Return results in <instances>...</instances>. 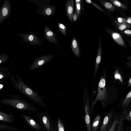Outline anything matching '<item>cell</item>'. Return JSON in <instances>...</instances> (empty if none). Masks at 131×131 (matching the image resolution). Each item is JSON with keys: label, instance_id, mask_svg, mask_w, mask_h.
Listing matches in <instances>:
<instances>
[{"label": "cell", "instance_id": "1", "mask_svg": "<svg viewBox=\"0 0 131 131\" xmlns=\"http://www.w3.org/2000/svg\"><path fill=\"white\" fill-rule=\"evenodd\" d=\"M21 90L22 92L33 102L42 106L46 107L42 96H39L38 92L34 91L23 82L20 83Z\"/></svg>", "mask_w": 131, "mask_h": 131}, {"label": "cell", "instance_id": "2", "mask_svg": "<svg viewBox=\"0 0 131 131\" xmlns=\"http://www.w3.org/2000/svg\"><path fill=\"white\" fill-rule=\"evenodd\" d=\"M107 91L106 88V81L104 78L102 77L99 82L97 96L91 105V111L93 108L96 103L101 101L103 104V101L106 99Z\"/></svg>", "mask_w": 131, "mask_h": 131}, {"label": "cell", "instance_id": "3", "mask_svg": "<svg viewBox=\"0 0 131 131\" xmlns=\"http://www.w3.org/2000/svg\"><path fill=\"white\" fill-rule=\"evenodd\" d=\"M2 102L4 104L9 105L20 110H31L35 108L31 104L23 101L8 100L3 101Z\"/></svg>", "mask_w": 131, "mask_h": 131}, {"label": "cell", "instance_id": "4", "mask_svg": "<svg viewBox=\"0 0 131 131\" xmlns=\"http://www.w3.org/2000/svg\"><path fill=\"white\" fill-rule=\"evenodd\" d=\"M54 54L43 55L36 59L31 64L29 70L32 71L41 67L50 61L53 57Z\"/></svg>", "mask_w": 131, "mask_h": 131}, {"label": "cell", "instance_id": "5", "mask_svg": "<svg viewBox=\"0 0 131 131\" xmlns=\"http://www.w3.org/2000/svg\"><path fill=\"white\" fill-rule=\"evenodd\" d=\"M11 11V6L10 1L5 0L0 9V25L5 19L10 16Z\"/></svg>", "mask_w": 131, "mask_h": 131}, {"label": "cell", "instance_id": "6", "mask_svg": "<svg viewBox=\"0 0 131 131\" xmlns=\"http://www.w3.org/2000/svg\"><path fill=\"white\" fill-rule=\"evenodd\" d=\"M17 34L22 38V40L24 42L34 45H41L42 44L34 34H26L19 32Z\"/></svg>", "mask_w": 131, "mask_h": 131}, {"label": "cell", "instance_id": "7", "mask_svg": "<svg viewBox=\"0 0 131 131\" xmlns=\"http://www.w3.org/2000/svg\"><path fill=\"white\" fill-rule=\"evenodd\" d=\"M44 32L46 38L48 41L53 44H58L55 34L47 26L45 27Z\"/></svg>", "mask_w": 131, "mask_h": 131}, {"label": "cell", "instance_id": "8", "mask_svg": "<svg viewBox=\"0 0 131 131\" xmlns=\"http://www.w3.org/2000/svg\"><path fill=\"white\" fill-rule=\"evenodd\" d=\"M84 114L85 120L87 131H92L91 125L89 104L88 100L84 103Z\"/></svg>", "mask_w": 131, "mask_h": 131}, {"label": "cell", "instance_id": "9", "mask_svg": "<svg viewBox=\"0 0 131 131\" xmlns=\"http://www.w3.org/2000/svg\"><path fill=\"white\" fill-rule=\"evenodd\" d=\"M113 113L110 112L104 117L100 131H107L111 124Z\"/></svg>", "mask_w": 131, "mask_h": 131}, {"label": "cell", "instance_id": "10", "mask_svg": "<svg viewBox=\"0 0 131 131\" xmlns=\"http://www.w3.org/2000/svg\"><path fill=\"white\" fill-rule=\"evenodd\" d=\"M15 120V117L12 112H10L9 114H7L0 111V121L8 123H12Z\"/></svg>", "mask_w": 131, "mask_h": 131}, {"label": "cell", "instance_id": "11", "mask_svg": "<svg viewBox=\"0 0 131 131\" xmlns=\"http://www.w3.org/2000/svg\"><path fill=\"white\" fill-rule=\"evenodd\" d=\"M74 2L73 0L67 1L66 4V10L68 17L70 21L72 23V16L73 14Z\"/></svg>", "mask_w": 131, "mask_h": 131}, {"label": "cell", "instance_id": "12", "mask_svg": "<svg viewBox=\"0 0 131 131\" xmlns=\"http://www.w3.org/2000/svg\"><path fill=\"white\" fill-rule=\"evenodd\" d=\"M21 116L32 127L37 129L39 128V126L37 123L29 117L24 114L21 115Z\"/></svg>", "mask_w": 131, "mask_h": 131}, {"label": "cell", "instance_id": "13", "mask_svg": "<svg viewBox=\"0 0 131 131\" xmlns=\"http://www.w3.org/2000/svg\"><path fill=\"white\" fill-rule=\"evenodd\" d=\"M101 46H100L98 49L97 54L96 60L94 75H95L96 73L99 68V65L101 61Z\"/></svg>", "mask_w": 131, "mask_h": 131}, {"label": "cell", "instance_id": "14", "mask_svg": "<svg viewBox=\"0 0 131 131\" xmlns=\"http://www.w3.org/2000/svg\"><path fill=\"white\" fill-rule=\"evenodd\" d=\"M71 47L72 51L74 54L77 57H79L80 55V51L76 40L73 39L71 45Z\"/></svg>", "mask_w": 131, "mask_h": 131}, {"label": "cell", "instance_id": "15", "mask_svg": "<svg viewBox=\"0 0 131 131\" xmlns=\"http://www.w3.org/2000/svg\"><path fill=\"white\" fill-rule=\"evenodd\" d=\"M112 36L113 39L119 45L122 46L124 45V41L119 34L113 32L112 33Z\"/></svg>", "mask_w": 131, "mask_h": 131}, {"label": "cell", "instance_id": "16", "mask_svg": "<svg viewBox=\"0 0 131 131\" xmlns=\"http://www.w3.org/2000/svg\"><path fill=\"white\" fill-rule=\"evenodd\" d=\"M101 119V117L100 115H97L92 122V129L93 131H96L99 126Z\"/></svg>", "mask_w": 131, "mask_h": 131}, {"label": "cell", "instance_id": "17", "mask_svg": "<svg viewBox=\"0 0 131 131\" xmlns=\"http://www.w3.org/2000/svg\"><path fill=\"white\" fill-rule=\"evenodd\" d=\"M7 130L13 131H18V129L14 126L4 124H0V130Z\"/></svg>", "mask_w": 131, "mask_h": 131}, {"label": "cell", "instance_id": "18", "mask_svg": "<svg viewBox=\"0 0 131 131\" xmlns=\"http://www.w3.org/2000/svg\"><path fill=\"white\" fill-rule=\"evenodd\" d=\"M127 113L126 111H124L121 114L117 124V127L116 131H121L123 128L124 119L125 115Z\"/></svg>", "mask_w": 131, "mask_h": 131}, {"label": "cell", "instance_id": "19", "mask_svg": "<svg viewBox=\"0 0 131 131\" xmlns=\"http://www.w3.org/2000/svg\"><path fill=\"white\" fill-rule=\"evenodd\" d=\"M54 7L52 6H48L44 9L42 11L43 14L47 16L52 15L54 11Z\"/></svg>", "mask_w": 131, "mask_h": 131}, {"label": "cell", "instance_id": "20", "mask_svg": "<svg viewBox=\"0 0 131 131\" xmlns=\"http://www.w3.org/2000/svg\"><path fill=\"white\" fill-rule=\"evenodd\" d=\"M100 3L106 9L113 11L115 9V7L110 3L105 1H100Z\"/></svg>", "mask_w": 131, "mask_h": 131}, {"label": "cell", "instance_id": "21", "mask_svg": "<svg viewBox=\"0 0 131 131\" xmlns=\"http://www.w3.org/2000/svg\"><path fill=\"white\" fill-rule=\"evenodd\" d=\"M131 100V91H130L127 94L122 104V106H127Z\"/></svg>", "mask_w": 131, "mask_h": 131}, {"label": "cell", "instance_id": "22", "mask_svg": "<svg viewBox=\"0 0 131 131\" xmlns=\"http://www.w3.org/2000/svg\"><path fill=\"white\" fill-rule=\"evenodd\" d=\"M58 28L61 33L64 36L67 35L66 30L67 29L66 27L63 24L61 23H58Z\"/></svg>", "mask_w": 131, "mask_h": 131}, {"label": "cell", "instance_id": "23", "mask_svg": "<svg viewBox=\"0 0 131 131\" xmlns=\"http://www.w3.org/2000/svg\"><path fill=\"white\" fill-rule=\"evenodd\" d=\"M43 123L46 129L49 130H50V127L49 120L48 118L46 116H44L42 118Z\"/></svg>", "mask_w": 131, "mask_h": 131}, {"label": "cell", "instance_id": "24", "mask_svg": "<svg viewBox=\"0 0 131 131\" xmlns=\"http://www.w3.org/2000/svg\"><path fill=\"white\" fill-rule=\"evenodd\" d=\"M118 122V117H116L114 120L108 131H115Z\"/></svg>", "mask_w": 131, "mask_h": 131}, {"label": "cell", "instance_id": "25", "mask_svg": "<svg viewBox=\"0 0 131 131\" xmlns=\"http://www.w3.org/2000/svg\"><path fill=\"white\" fill-rule=\"evenodd\" d=\"M110 1L115 6L120 8L127 9V7L123 4L119 2L116 0H112Z\"/></svg>", "mask_w": 131, "mask_h": 131}, {"label": "cell", "instance_id": "26", "mask_svg": "<svg viewBox=\"0 0 131 131\" xmlns=\"http://www.w3.org/2000/svg\"><path fill=\"white\" fill-rule=\"evenodd\" d=\"M114 77L116 79H118L122 83L123 82V79L122 76L118 72V70H117L115 72L114 74Z\"/></svg>", "mask_w": 131, "mask_h": 131}, {"label": "cell", "instance_id": "27", "mask_svg": "<svg viewBox=\"0 0 131 131\" xmlns=\"http://www.w3.org/2000/svg\"><path fill=\"white\" fill-rule=\"evenodd\" d=\"M58 131H64V128L60 119L58 118Z\"/></svg>", "mask_w": 131, "mask_h": 131}, {"label": "cell", "instance_id": "28", "mask_svg": "<svg viewBox=\"0 0 131 131\" xmlns=\"http://www.w3.org/2000/svg\"><path fill=\"white\" fill-rule=\"evenodd\" d=\"M119 24V25L118 26V29L121 31L123 30L128 27H129H129V25L125 23Z\"/></svg>", "mask_w": 131, "mask_h": 131}, {"label": "cell", "instance_id": "29", "mask_svg": "<svg viewBox=\"0 0 131 131\" xmlns=\"http://www.w3.org/2000/svg\"><path fill=\"white\" fill-rule=\"evenodd\" d=\"M124 120H127L130 121H131V111H130L127 113H126L124 117Z\"/></svg>", "mask_w": 131, "mask_h": 131}, {"label": "cell", "instance_id": "30", "mask_svg": "<svg viewBox=\"0 0 131 131\" xmlns=\"http://www.w3.org/2000/svg\"><path fill=\"white\" fill-rule=\"evenodd\" d=\"M86 2L88 3H91L96 8L100 10L103 11V10L99 6L90 0H85Z\"/></svg>", "mask_w": 131, "mask_h": 131}, {"label": "cell", "instance_id": "31", "mask_svg": "<svg viewBox=\"0 0 131 131\" xmlns=\"http://www.w3.org/2000/svg\"><path fill=\"white\" fill-rule=\"evenodd\" d=\"M76 13L78 15H79L81 9V5L80 3H76Z\"/></svg>", "mask_w": 131, "mask_h": 131}, {"label": "cell", "instance_id": "32", "mask_svg": "<svg viewBox=\"0 0 131 131\" xmlns=\"http://www.w3.org/2000/svg\"><path fill=\"white\" fill-rule=\"evenodd\" d=\"M78 15L76 13H75L73 14L72 16L73 20L74 21H76L77 19Z\"/></svg>", "mask_w": 131, "mask_h": 131}, {"label": "cell", "instance_id": "33", "mask_svg": "<svg viewBox=\"0 0 131 131\" xmlns=\"http://www.w3.org/2000/svg\"><path fill=\"white\" fill-rule=\"evenodd\" d=\"M118 21L120 23H123L125 20L122 18L121 17H119L117 19Z\"/></svg>", "mask_w": 131, "mask_h": 131}, {"label": "cell", "instance_id": "34", "mask_svg": "<svg viewBox=\"0 0 131 131\" xmlns=\"http://www.w3.org/2000/svg\"><path fill=\"white\" fill-rule=\"evenodd\" d=\"M124 32L125 34L127 35H130L131 34V30L129 29L125 30Z\"/></svg>", "mask_w": 131, "mask_h": 131}, {"label": "cell", "instance_id": "35", "mask_svg": "<svg viewBox=\"0 0 131 131\" xmlns=\"http://www.w3.org/2000/svg\"><path fill=\"white\" fill-rule=\"evenodd\" d=\"M127 22L130 24L131 23V17H129L128 18L126 21Z\"/></svg>", "mask_w": 131, "mask_h": 131}, {"label": "cell", "instance_id": "36", "mask_svg": "<svg viewBox=\"0 0 131 131\" xmlns=\"http://www.w3.org/2000/svg\"><path fill=\"white\" fill-rule=\"evenodd\" d=\"M128 86H131V78H130L129 79L128 81Z\"/></svg>", "mask_w": 131, "mask_h": 131}, {"label": "cell", "instance_id": "37", "mask_svg": "<svg viewBox=\"0 0 131 131\" xmlns=\"http://www.w3.org/2000/svg\"><path fill=\"white\" fill-rule=\"evenodd\" d=\"M81 1L80 0H75V3H80Z\"/></svg>", "mask_w": 131, "mask_h": 131}, {"label": "cell", "instance_id": "38", "mask_svg": "<svg viewBox=\"0 0 131 131\" xmlns=\"http://www.w3.org/2000/svg\"><path fill=\"white\" fill-rule=\"evenodd\" d=\"M3 85L2 84H0V88H2L3 87Z\"/></svg>", "mask_w": 131, "mask_h": 131}, {"label": "cell", "instance_id": "39", "mask_svg": "<svg viewBox=\"0 0 131 131\" xmlns=\"http://www.w3.org/2000/svg\"><path fill=\"white\" fill-rule=\"evenodd\" d=\"M3 77V76L2 75H0V79H2Z\"/></svg>", "mask_w": 131, "mask_h": 131}, {"label": "cell", "instance_id": "40", "mask_svg": "<svg viewBox=\"0 0 131 131\" xmlns=\"http://www.w3.org/2000/svg\"><path fill=\"white\" fill-rule=\"evenodd\" d=\"M2 62L1 60H0V63H1Z\"/></svg>", "mask_w": 131, "mask_h": 131}, {"label": "cell", "instance_id": "41", "mask_svg": "<svg viewBox=\"0 0 131 131\" xmlns=\"http://www.w3.org/2000/svg\"><path fill=\"white\" fill-rule=\"evenodd\" d=\"M123 129H122L121 131H123Z\"/></svg>", "mask_w": 131, "mask_h": 131}, {"label": "cell", "instance_id": "42", "mask_svg": "<svg viewBox=\"0 0 131 131\" xmlns=\"http://www.w3.org/2000/svg\"><path fill=\"white\" fill-rule=\"evenodd\" d=\"M2 0H0V1H1Z\"/></svg>", "mask_w": 131, "mask_h": 131}, {"label": "cell", "instance_id": "43", "mask_svg": "<svg viewBox=\"0 0 131 131\" xmlns=\"http://www.w3.org/2000/svg\"><path fill=\"white\" fill-rule=\"evenodd\" d=\"M130 131H131V130H130Z\"/></svg>", "mask_w": 131, "mask_h": 131}]
</instances>
